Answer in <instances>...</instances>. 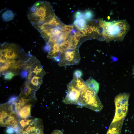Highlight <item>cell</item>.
<instances>
[{
	"instance_id": "1",
	"label": "cell",
	"mask_w": 134,
	"mask_h": 134,
	"mask_svg": "<svg viewBox=\"0 0 134 134\" xmlns=\"http://www.w3.org/2000/svg\"><path fill=\"white\" fill-rule=\"evenodd\" d=\"M54 15L49 2L39 1L31 7L28 14V17L34 26L40 25L48 22Z\"/></svg>"
},
{
	"instance_id": "2",
	"label": "cell",
	"mask_w": 134,
	"mask_h": 134,
	"mask_svg": "<svg viewBox=\"0 0 134 134\" xmlns=\"http://www.w3.org/2000/svg\"><path fill=\"white\" fill-rule=\"evenodd\" d=\"M0 126L8 128L7 132L11 133L15 132L20 126L21 118L15 108L14 103L9 101L2 104L0 106Z\"/></svg>"
},
{
	"instance_id": "3",
	"label": "cell",
	"mask_w": 134,
	"mask_h": 134,
	"mask_svg": "<svg viewBox=\"0 0 134 134\" xmlns=\"http://www.w3.org/2000/svg\"><path fill=\"white\" fill-rule=\"evenodd\" d=\"M77 105L96 112L100 111L103 107L97 94L87 86L81 91Z\"/></svg>"
},
{
	"instance_id": "4",
	"label": "cell",
	"mask_w": 134,
	"mask_h": 134,
	"mask_svg": "<svg viewBox=\"0 0 134 134\" xmlns=\"http://www.w3.org/2000/svg\"><path fill=\"white\" fill-rule=\"evenodd\" d=\"M17 134H44L43 126L41 119L30 117L23 121Z\"/></svg>"
},
{
	"instance_id": "5",
	"label": "cell",
	"mask_w": 134,
	"mask_h": 134,
	"mask_svg": "<svg viewBox=\"0 0 134 134\" xmlns=\"http://www.w3.org/2000/svg\"><path fill=\"white\" fill-rule=\"evenodd\" d=\"M129 96L128 93H122L119 94L115 98V112L112 123L124 120L128 110Z\"/></svg>"
},
{
	"instance_id": "6",
	"label": "cell",
	"mask_w": 134,
	"mask_h": 134,
	"mask_svg": "<svg viewBox=\"0 0 134 134\" xmlns=\"http://www.w3.org/2000/svg\"><path fill=\"white\" fill-rule=\"evenodd\" d=\"M24 53L23 50L15 44L5 42L1 45L0 55L3 56L7 60L19 58L20 56Z\"/></svg>"
},
{
	"instance_id": "7",
	"label": "cell",
	"mask_w": 134,
	"mask_h": 134,
	"mask_svg": "<svg viewBox=\"0 0 134 134\" xmlns=\"http://www.w3.org/2000/svg\"><path fill=\"white\" fill-rule=\"evenodd\" d=\"M80 57L77 49L68 50L61 54L58 64L60 66L78 64Z\"/></svg>"
},
{
	"instance_id": "8",
	"label": "cell",
	"mask_w": 134,
	"mask_h": 134,
	"mask_svg": "<svg viewBox=\"0 0 134 134\" xmlns=\"http://www.w3.org/2000/svg\"><path fill=\"white\" fill-rule=\"evenodd\" d=\"M67 94L63 100V102L66 104L77 105L81 91L75 87L71 82L67 85Z\"/></svg>"
},
{
	"instance_id": "9",
	"label": "cell",
	"mask_w": 134,
	"mask_h": 134,
	"mask_svg": "<svg viewBox=\"0 0 134 134\" xmlns=\"http://www.w3.org/2000/svg\"><path fill=\"white\" fill-rule=\"evenodd\" d=\"M32 105L31 104H28L20 107L16 110L21 119H25L31 117V109Z\"/></svg>"
},
{
	"instance_id": "10",
	"label": "cell",
	"mask_w": 134,
	"mask_h": 134,
	"mask_svg": "<svg viewBox=\"0 0 134 134\" xmlns=\"http://www.w3.org/2000/svg\"><path fill=\"white\" fill-rule=\"evenodd\" d=\"M26 81L29 86L32 89L36 91L39 88L42 83V77L34 76Z\"/></svg>"
},
{
	"instance_id": "11",
	"label": "cell",
	"mask_w": 134,
	"mask_h": 134,
	"mask_svg": "<svg viewBox=\"0 0 134 134\" xmlns=\"http://www.w3.org/2000/svg\"><path fill=\"white\" fill-rule=\"evenodd\" d=\"M124 120L111 123L106 134H120Z\"/></svg>"
},
{
	"instance_id": "12",
	"label": "cell",
	"mask_w": 134,
	"mask_h": 134,
	"mask_svg": "<svg viewBox=\"0 0 134 134\" xmlns=\"http://www.w3.org/2000/svg\"><path fill=\"white\" fill-rule=\"evenodd\" d=\"M71 82L75 87L81 91L87 86L85 82L81 77H77L73 76Z\"/></svg>"
},
{
	"instance_id": "13",
	"label": "cell",
	"mask_w": 134,
	"mask_h": 134,
	"mask_svg": "<svg viewBox=\"0 0 134 134\" xmlns=\"http://www.w3.org/2000/svg\"><path fill=\"white\" fill-rule=\"evenodd\" d=\"M87 86L97 94L99 91V83L91 77H90L85 82Z\"/></svg>"
},
{
	"instance_id": "14",
	"label": "cell",
	"mask_w": 134,
	"mask_h": 134,
	"mask_svg": "<svg viewBox=\"0 0 134 134\" xmlns=\"http://www.w3.org/2000/svg\"><path fill=\"white\" fill-rule=\"evenodd\" d=\"M59 53H60L59 44L57 42L53 45L51 48L48 52L47 57L48 58H54L59 56Z\"/></svg>"
},
{
	"instance_id": "15",
	"label": "cell",
	"mask_w": 134,
	"mask_h": 134,
	"mask_svg": "<svg viewBox=\"0 0 134 134\" xmlns=\"http://www.w3.org/2000/svg\"><path fill=\"white\" fill-rule=\"evenodd\" d=\"M83 18L76 19L73 23L77 29L80 31L85 29L86 26V21Z\"/></svg>"
},
{
	"instance_id": "16",
	"label": "cell",
	"mask_w": 134,
	"mask_h": 134,
	"mask_svg": "<svg viewBox=\"0 0 134 134\" xmlns=\"http://www.w3.org/2000/svg\"><path fill=\"white\" fill-rule=\"evenodd\" d=\"M1 16L4 20L8 21L13 19L14 15L12 11L10 10L7 9L2 13Z\"/></svg>"
},
{
	"instance_id": "17",
	"label": "cell",
	"mask_w": 134,
	"mask_h": 134,
	"mask_svg": "<svg viewBox=\"0 0 134 134\" xmlns=\"http://www.w3.org/2000/svg\"><path fill=\"white\" fill-rule=\"evenodd\" d=\"M48 22L51 25L56 27H60L62 25L61 22L55 15L48 21Z\"/></svg>"
},
{
	"instance_id": "18",
	"label": "cell",
	"mask_w": 134,
	"mask_h": 134,
	"mask_svg": "<svg viewBox=\"0 0 134 134\" xmlns=\"http://www.w3.org/2000/svg\"><path fill=\"white\" fill-rule=\"evenodd\" d=\"M83 36L80 31L74 33L73 39L74 44L77 46L81 37Z\"/></svg>"
},
{
	"instance_id": "19",
	"label": "cell",
	"mask_w": 134,
	"mask_h": 134,
	"mask_svg": "<svg viewBox=\"0 0 134 134\" xmlns=\"http://www.w3.org/2000/svg\"><path fill=\"white\" fill-rule=\"evenodd\" d=\"M3 75H4L3 78L5 80H10L15 76L13 73L10 71H8L4 73Z\"/></svg>"
},
{
	"instance_id": "20",
	"label": "cell",
	"mask_w": 134,
	"mask_h": 134,
	"mask_svg": "<svg viewBox=\"0 0 134 134\" xmlns=\"http://www.w3.org/2000/svg\"><path fill=\"white\" fill-rule=\"evenodd\" d=\"M93 15L92 12L90 11H87L85 13L84 17L87 19H90L93 18Z\"/></svg>"
},
{
	"instance_id": "21",
	"label": "cell",
	"mask_w": 134,
	"mask_h": 134,
	"mask_svg": "<svg viewBox=\"0 0 134 134\" xmlns=\"http://www.w3.org/2000/svg\"><path fill=\"white\" fill-rule=\"evenodd\" d=\"M64 27L65 29L66 33L69 34L73 30V25H65L64 26Z\"/></svg>"
},
{
	"instance_id": "22",
	"label": "cell",
	"mask_w": 134,
	"mask_h": 134,
	"mask_svg": "<svg viewBox=\"0 0 134 134\" xmlns=\"http://www.w3.org/2000/svg\"><path fill=\"white\" fill-rule=\"evenodd\" d=\"M28 74V72L26 70H24L22 71L20 73L21 77L24 78H26L27 77Z\"/></svg>"
},
{
	"instance_id": "23",
	"label": "cell",
	"mask_w": 134,
	"mask_h": 134,
	"mask_svg": "<svg viewBox=\"0 0 134 134\" xmlns=\"http://www.w3.org/2000/svg\"><path fill=\"white\" fill-rule=\"evenodd\" d=\"M75 17L76 19L84 17L83 13L80 11L77 12L75 14Z\"/></svg>"
},
{
	"instance_id": "24",
	"label": "cell",
	"mask_w": 134,
	"mask_h": 134,
	"mask_svg": "<svg viewBox=\"0 0 134 134\" xmlns=\"http://www.w3.org/2000/svg\"><path fill=\"white\" fill-rule=\"evenodd\" d=\"M82 75V73L81 71L79 70H77L74 72L73 76L77 77H81Z\"/></svg>"
},
{
	"instance_id": "25",
	"label": "cell",
	"mask_w": 134,
	"mask_h": 134,
	"mask_svg": "<svg viewBox=\"0 0 134 134\" xmlns=\"http://www.w3.org/2000/svg\"><path fill=\"white\" fill-rule=\"evenodd\" d=\"M51 49L50 47L47 44H46L44 48V50L48 52Z\"/></svg>"
},
{
	"instance_id": "26",
	"label": "cell",
	"mask_w": 134,
	"mask_h": 134,
	"mask_svg": "<svg viewBox=\"0 0 134 134\" xmlns=\"http://www.w3.org/2000/svg\"><path fill=\"white\" fill-rule=\"evenodd\" d=\"M51 134H63L61 131L56 130L53 131Z\"/></svg>"
},
{
	"instance_id": "27",
	"label": "cell",
	"mask_w": 134,
	"mask_h": 134,
	"mask_svg": "<svg viewBox=\"0 0 134 134\" xmlns=\"http://www.w3.org/2000/svg\"><path fill=\"white\" fill-rule=\"evenodd\" d=\"M11 68L10 69V70H9V71H10L12 72V71H11ZM14 74H15V75H17V74H17V73H14Z\"/></svg>"
},
{
	"instance_id": "28",
	"label": "cell",
	"mask_w": 134,
	"mask_h": 134,
	"mask_svg": "<svg viewBox=\"0 0 134 134\" xmlns=\"http://www.w3.org/2000/svg\"><path fill=\"white\" fill-rule=\"evenodd\" d=\"M133 73L134 74V67L133 68Z\"/></svg>"
}]
</instances>
